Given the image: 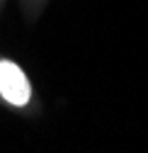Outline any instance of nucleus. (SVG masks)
<instances>
[{"label":"nucleus","instance_id":"1","mask_svg":"<svg viewBox=\"0 0 148 153\" xmlns=\"http://www.w3.org/2000/svg\"><path fill=\"white\" fill-rule=\"evenodd\" d=\"M0 95L17 107L27 105L29 100V83L20 66H15L12 61H0Z\"/></svg>","mask_w":148,"mask_h":153}]
</instances>
